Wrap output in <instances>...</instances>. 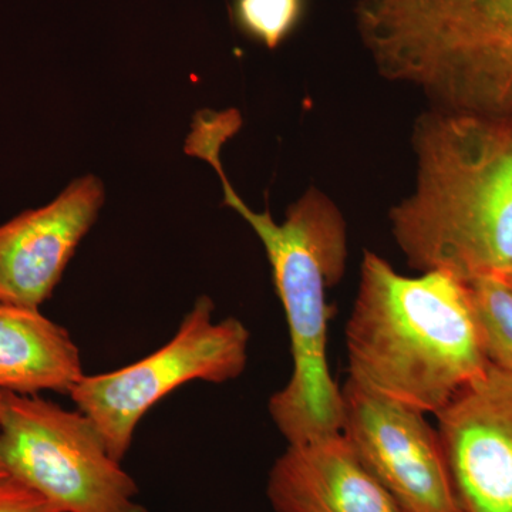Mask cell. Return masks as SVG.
Segmentation results:
<instances>
[{
	"mask_svg": "<svg viewBox=\"0 0 512 512\" xmlns=\"http://www.w3.org/2000/svg\"><path fill=\"white\" fill-rule=\"evenodd\" d=\"M413 150V191L389 212L407 265L463 282L510 274L512 123L430 109Z\"/></svg>",
	"mask_w": 512,
	"mask_h": 512,
	"instance_id": "cell-1",
	"label": "cell"
},
{
	"mask_svg": "<svg viewBox=\"0 0 512 512\" xmlns=\"http://www.w3.org/2000/svg\"><path fill=\"white\" fill-rule=\"evenodd\" d=\"M227 143L218 133L192 141L191 156L207 161L220 175L224 204L237 211L264 245L278 298L284 306L293 369L284 389L272 394L269 414L288 444H301L342 431L343 403L328 362L326 295L345 275L348 229L325 192L311 187L293 202L284 222L268 211L251 210L237 194L221 163Z\"/></svg>",
	"mask_w": 512,
	"mask_h": 512,
	"instance_id": "cell-2",
	"label": "cell"
},
{
	"mask_svg": "<svg viewBox=\"0 0 512 512\" xmlns=\"http://www.w3.org/2000/svg\"><path fill=\"white\" fill-rule=\"evenodd\" d=\"M346 346L350 379L434 416L490 366L466 282L446 272L404 276L369 249Z\"/></svg>",
	"mask_w": 512,
	"mask_h": 512,
	"instance_id": "cell-3",
	"label": "cell"
},
{
	"mask_svg": "<svg viewBox=\"0 0 512 512\" xmlns=\"http://www.w3.org/2000/svg\"><path fill=\"white\" fill-rule=\"evenodd\" d=\"M376 72L431 109L512 123V0H356Z\"/></svg>",
	"mask_w": 512,
	"mask_h": 512,
	"instance_id": "cell-4",
	"label": "cell"
},
{
	"mask_svg": "<svg viewBox=\"0 0 512 512\" xmlns=\"http://www.w3.org/2000/svg\"><path fill=\"white\" fill-rule=\"evenodd\" d=\"M0 461L62 512H148L93 421L42 396L0 393Z\"/></svg>",
	"mask_w": 512,
	"mask_h": 512,
	"instance_id": "cell-5",
	"label": "cell"
},
{
	"mask_svg": "<svg viewBox=\"0 0 512 512\" xmlns=\"http://www.w3.org/2000/svg\"><path fill=\"white\" fill-rule=\"evenodd\" d=\"M215 305L201 295L164 346L137 362L84 376L70 399L93 421L111 456L123 461L141 419L184 384L227 383L248 363L251 333L237 318L214 319Z\"/></svg>",
	"mask_w": 512,
	"mask_h": 512,
	"instance_id": "cell-6",
	"label": "cell"
},
{
	"mask_svg": "<svg viewBox=\"0 0 512 512\" xmlns=\"http://www.w3.org/2000/svg\"><path fill=\"white\" fill-rule=\"evenodd\" d=\"M342 433L400 512H464L439 431L417 412L346 379Z\"/></svg>",
	"mask_w": 512,
	"mask_h": 512,
	"instance_id": "cell-7",
	"label": "cell"
},
{
	"mask_svg": "<svg viewBox=\"0 0 512 512\" xmlns=\"http://www.w3.org/2000/svg\"><path fill=\"white\" fill-rule=\"evenodd\" d=\"M464 512H512V372L490 365L436 414Z\"/></svg>",
	"mask_w": 512,
	"mask_h": 512,
	"instance_id": "cell-8",
	"label": "cell"
},
{
	"mask_svg": "<svg viewBox=\"0 0 512 512\" xmlns=\"http://www.w3.org/2000/svg\"><path fill=\"white\" fill-rule=\"evenodd\" d=\"M94 175L73 181L45 205L0 225V303L40 309L103 207Z\"/></svg>",
	"mask_w": 512,
	"mask_h": 512,
	"instance_id": "cell-9",
	"label": "cell"
},
{
	"mask_svg": "<svg viewBox=\"0 0 512 512\" xmlns=\"http://www.w3.org/2000/svg\"><path fill=\"white\" fill-rule=\"evenodd\" d=\"M266 495L275 512H400L342 431L288 444Z\"/></svg>",
	"mask_w": 512,
	"mask_h": 512,
	"instance_id": "cell-10",
	"label": "cell"
},
{
	"mask_svg": "<svg viewBox=\"0 0 512 512\" xmlns=\"http://www.w3.org/2000/svg\"><path fill=\"white\" fill-rule=\"evenodd\" d=\"M84 376L69 330L40 309L0 303V393L70 396Z\"/></svg>",
	"mask_w": 512,
	"mask_h": 512,
	"instance_id": "cell-11",
	"label": "cell"
},
{
	"mask_svg": "<svg viewBox=\"0 0 512 512\" xmlns=\"http://www.w3.org/2000/svg\"><path fill=\"white\" fill-rule=\"evenodd\" d=\"M466 285L485 357L490 365L512 372V286L494 276Z\"/></svg>",
	"mask_w": 512,
	"mask_h": 512,
	"instance_id": "cell-12",
	"label": "cell"
},
{
	"mask_svg": "<svg viewBox=\"0 0 512 512\" xmlns=\"http://www.w3.org/2000/svg\"><path fill=\"white\" fill-rule=\"evenodd\" d=\"M305 12V0H234L235 25L249 39L278 49L298 28Z\"/></svg>",
	"mask_w": 512,
	"mask_h": 512,
	"instance_id": "cell-13",
	"label": "cell"
},
{
	"mask_svg": "<svg viewBox=\"0 0 512 512\" xmlns=\"http://www.w3.org/2000/svg\"><path fill=\"white\" fill-rule=\"evenodd\" d=\"M0 512H62L18 478L0 477Z\"/></svg>",
	"mask_w": 512,
	"mask_h": 512,
	"instance_id": "cell-14",
	"label": "cell"
},
{
	"mask_svg": "<svg viewBox=\"0 0 512 512\" xmlns=\"http://www.w3.org/2000/svg\"><path fill=\"white\" fill-rule=\"evenodd\" d=\"M494 278L501 279V281L505 282V284L512 286V272L503 276H494Z\"/></svg>",
	"mask_w": 512,
	"mask_h": 512,
	"instance_id": "cell-15",
	"label": "cell"
},
{
	"mask_svg": "<svg viewBox=\"0 0 512 512\" xmlns=\"http://www.w3.org/2000/svg\"><path fill=\"white\" fill-rule=\"evenodd\" d=\"M6 473L5 468H3L2 461H0V477L5 476Z\"/></svg>",
	"mask_w": 512,
	"mask_h": 512,
	"instance_id": "cell-16",
	"label": "cell"
}]
</instances>
